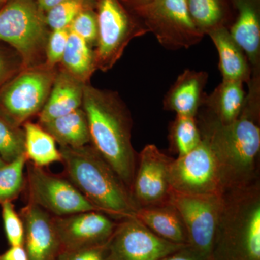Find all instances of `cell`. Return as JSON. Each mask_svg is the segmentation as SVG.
<instances>
[{
	"label": "cell",
	"instance_id": "6da1fadb",
	"mask_svg": "<svg viewBox=\"0 0 260 260\" xmlns=\"http://www.w3.org/2000/svg\"><path fill=\"white\" fill-rule=\"evenodd\" d=\"M240 116L229 124L204 111L198 114L202 138L218 160L224 192L259 180L260 78H251Z\"/></svg>",
	"mask_w": 260,
	"mask_h": 260
},
{
	"label": "cell",
	"instance_id": "7a4b0ae2",
	"mask_svg": "<svg viewBox=\"0 0 260 260\" xmlns=\"http://www.w3.org/2000/svg\"><path fill=\"white\" fill-rule=\"evenodd\" d=\"M82 109L88 119L90 144L131 189L138 155L132 144L133 120L117 93L86 83Z\"/></svg>",
	"mask_w": 260,
	"mask_h": 260
},
{
	"label": "cell",
	"instance_id": "3957f363",
	"mask_svg": "<svg viewBox=\"0 0 260 260\" xmlns=\"http://www.w3.org/2000/svg\"><path fill=\"white\" fill-rule=\"evenodd\" d=\"M59 150L68 180L99 211L116 220L135 217L129 189L91 144Z\"/></svg>",
	"mask_w": 260,
	"mask_h": 260
},
{
	"label": "cell",
	"instance_id": "277c9868",
	"mask_svg": "<svg viewBox=\"0 0 260 260\" xmlns=\"http://www.w3.org/2000/svg\"><path fill=\"white\" fill-rule=\"evenodd\" d=\"M210 260H260V181L223 193Z\"/></svg>",
	"mask_w": 260,
	"mask_h": 260
},
{
	"label": "cell",
	"instance_id": "5b68a950",
	"mask_svg": "<svg viewBox=\"0 0 260 260\" xmlns=\"http://www.w3.org/2000/svg\"><path fill=\"white\" fill-rule=\"evenodd\" d=\"M45 15L36 0H7L0 8V42L13 48L24 68L40 63L48 40Z\"/></svg>",
	"mask_w": 260,
	"mask_h": 260
},
{
	"label": "cell",
	"instance_id": "8992f818",
	"mask_svg": "<svg viewBox=\"0 0 260 260\" xmlns=\"http://www.w3.org/2000/svg\"><path fill=\"white\" fill-rule=\"evenodd\" d=\"M55 68L44 62L22 70L0 89V110L20 126L39 114L55 80Z\"/></svg>",
	"mask_w": 260,
	"mask_h": 260
},
{
	"label": "cell",
	"instance_id": "52a82bcc",
	"mask_svg": "<svg viewBox=\"0 0 260 260\" xmlns=\"http://www.w3.org/2000/svg\"><path fill=\"white\" fill-rule=\"evenodd\" d=\"M98 39L94 51L97 69L107 72L120 59L134 38L148 34L140 21L126 11L119 0H99Z\"/></svg>",
	"mask_w": 260,
	"mask_h": 260
},
{
	"label": "cell",
	"instance_id": "ba28073f",
	"mask_svg": "<svg viewBox=\"0 0 260 260\" xmlns=\"http://www.w3.org/2000/svg\"><path fill=\"white\" fill-rule=\"evenodd\" d=\"M133 11L166 49H189L204 37L191 20L186 0H153Z\"/></svg>",
	"mask_w": 260,
	"mask_h": 260
},
{
	"label": "cell",
	"instance_id": "9c48e42d",
	"mask_svg": "<svg viewBox=\"0 0 260 260\" xmlns=\"http://www.w3.org/2000/svg\"><path fill=\"white\" fill-rule=\"evenodd\" d=\"M25 186L28 203L38 205L53 216L98 210L68 179L54 175L27 161Z\"/></svg>",
	"mask_w": 260,
	"mask_h": 260
},
{
	"label": "cell",
	"instance_id": "30bf717a",
	"mask_svg": "<svg viewBox=\"0 0 260 260\" xmlns=\"http://www.w3.org/2000/svg\"><path fill=\"white\" fill-rule=\"evenodd\" d=\"M169 203L180 213L187 232L189 246L210 260L223 194H187L172 189Z\"/></svg>",
	"mask_w": 260,
	"mask_h": 260
},
{
	"label": "cell",
	"instance_id": "8fae6325",
	"mask_svg": "<svg viewBox=\"0 0 260 260\" xmlns=\"http://www.w3.org/2000/svg\"><path fill=\"white\" fill-rule=\"evenodd\" d=\"M172 189L195 194L224 193L220 167L216 156L204 138L189 153L174 158L170 168Z\"/></svg>",
	"mask_w": 260,
	"mask_h": 260
},
{
	"label": "cell",
	"instance_id": "7c38bea8",
	"mask_svg": "<svg viewBox=\"0 0 260 260\" xmlns=\"http://www.w3.org/2000/svg\"><path fill=\"white\" fill-rule=\"evenodd\" d=\"M186 246L161 239L132 217L118 220L106 245L105 260H159Z\"/></svg>",
	"mask_w": 260,
	"mask_h": 260
},
{
	"label": "cell",
	"instance_id": "4fadbf2b",
	"mask_svg": "<svg viewBox=\"0 0 260 260\" xmlns=\"http://www.w3.org/2000/svg\"><path fill=\"white\" fill-rule=\"evenodd\" d=\"M174 159L154 144L145 145L140 152L130 189L138 209L169 203L173 189L170 168Z\"/></svg>",
	"mask_w": 260,
	"mask_h": 260
},
{
	"label": "cell",
	"instance_id": "5bb4252c",
	"mask_svg": "<svg viewBox=\"0 0 260 260\" xmlns=\"http://www.w3.org/2000/svg\"><path fill=\"white\" fill-rule=\"evenodd\" d=\"M117 220L98 210L54 216L61 249H77L106 244Z\"/></svg>",
	"mask_w": 260,
	"mask_h": 260
},
{
	"label": "cell",
	"instance_id": "9a60e30c",
	"mask_svg": "<svg viewBox=\"0 0 260 260\" xmlns=\"http://www.w3.org/2000/svg\"><path fill=\"white\" fill-rule=\"evenodd\" d=\"M19 215L23 223V246L29 260H55L61 246L54 216L28 202Z\"/></svg>",
	"mask_w": 260,
	"mask_h": 260
},
{
	"label": "cell",
	"instance_id": "2e32d148",
	"mask_svg": "<svg viewBox=\"0 0 260 260\" xmlns=\"http://www.w3.org/2000/svg\"><path fill=\"white\" fill-rule=\"evenodd\" d=\"M237 13L229 32L249 60L251 76L260 75V0H230Z\"/></svg>",
	"mask_w": 260,
	"mask_h": 260
},
{
	"label": "cell",
	"instance_id": "e0dca14e",
	"mask_svg": "<svg viewBox=\"0 0 260 260\" xmlns=\"http://www.w3.org/2000/svg\"><path fill=\"white\" fill-rule=\"evenodd\" d=\"M208 74L186 70L179 75L164 99V108L177 115L197 117L203 104Z\"/></svg>",
	"mask_w": 260,
	"mask_h": 260
},
{
	"label": "cell",
	"instance_id": "ac0fdd59",
	"mask_svg": "<svg viewBox=\"0 0 260 260\" xmlns=\"http://www.w3.org/2000/svg\"><path fill=\"white\" fill-rule=\"evenodd\" d=\"M85 84L63 69L57 71L47 102L38 114L39 124L66 115L81 108Z\"/></svg>",
	"mask_w": 260,
	"mask_h": 260
},
{
	"label": "cell",
	"instance_id": "d6986e66",
	"mask_svg": "<svg viewBox=\"0 0 260 260\" xmlns=\"http://www.w3.org/2000/svg\"><path fill=\"white\" fill-rule=\"evenodd\" d=\"M135 217L161 239L175 244L189 245L183 219L177 208L170 203L138 208Z\"/></svg>",
	"mask_w": 260,
	"mask_h": 260
},
{
	"label": "cell",
	"instance_id": "ffe728a7",
	"mask_svg": "<svg viewBox=\"0 0 260 260\" xmlns=\"http://www.w3.org/2000/svg\"><path fill=\"white\" fill-rule=\"evenodd\" d=\"M219 55V69L223 80L249 83L251 69L242 48L231 36L229 28L223 27L208 34Z\"/></svg>",
	"mask_w": 260,
	"mask_h": 260
},
{
	"label": "cell",
	"instance_id": "44dd1931",
	"mask_svg": "<svg viewBox=\"0 0 260 260\" xmlns=\"http://www.w3.org/2000/svg\"><path fill=\"white\" fill-rule=\"evenodd\" d=\"M246 95L244 83L223 80L210 95H205L202 107L218 122L229 124L242 114Z\"/></svg>",
	"mask_w": 260,
	"mask_h": 260
},
{
	"label": "cell",
	"instance_id": "7402d4cb",
	"mask_svg": "<svg viewBox=\"0 0 260 260\" xmlns=\"http://www.w3.org/2000/svg\"><path fill=\"white\" fill-rule=\"evenodd\" d=\"M39 124L54 138L59 146L80 148L90 143L88 119L82 107Z\"/></svg>",
	"mask_w": 260,
	"mask_h": 260
},
{
	"label": "cell",
	"instance_id": "603a6c76",
	"mask_svg": "<svg viewBox=\"0 0 260 260\" xmlns=\"http://www.w3.org/2000/svg\"><path fill=\"white\" fill-rule=\"evenodd\" d=\"M186 3L193 23L203 35L223 27L229 28L230 0H186Z\"/></svg>",
	"mask_w": 260,
	"mask_h": 260
},
{
	"label": "cell",
	"instance_id": "cb8c5ba5",
	"mask_svg": "<svg viewBox=\"0 0 260 260\" xmlns=\"http://www.w3.org/2000/svg\"><path fill=\"white\" fill-rule=\"evenodd\" d=\"M23 126L25 153L29 161L41 167L62 161L55 140L40 124L26 121Z\"/></svg>",
	"mask_w": 260,
	"mask_h": 260
},
{
	"label": "cell",
	"instance_id": "d4e9b609",
	"mask_svg": "<svg viewBox=\"0 0 260 260\" xmlns=\"http://www.w3.org/2000/svg\"><path fill=\"white\" fill-rule=\"evenodd\" d=\"M61 64L63 70L84 83H87L97 70L95 54L90 46L70 30Z\"/></svg>",
	"mask_w": 260,
	"mask_h": 260
},
{
	"label": "cell",
	"instance_id": "484cf974",
	"mask_svg": "<svg viewBox=\"0 0 260 260\" xmlns=\"http://www.w3.org/2000/svg\"><path fill=\"white\" fill-rule=\"evenodd\" d=\"M169 145L172 152L181 157L200 144L201 133L197 117L176 116L169 126Z\"/></svg>",
	"mask_w": 260,
	"mask_h": 260
},
{
	"label": "cell",
	"instance_id": "4316f807",
	"mask_svg": "<svg viewBox=\"0 0 260 260\" xmlns=\"http://www.w3.org/2000/svg\"><path fill=\"white\" fill-rule=\"evenodd\" d=\"M28 160L25 154L0 168V205L17 199L25 189L24 169Z\"/></svg>",
	"mask_w": 260,
	"mask_h": 260
},
{
	"label": "cell",
	"instance_id": "83f0119b",
	"mask_svg": "<svg viewBox=\"0 0 260 260\" xmlns=\"http://www.w3.org/2000/svg\"><path fill=\"white\" fill-rule=\"evenodd\" d=\"M25 154L23 128L0 110V157L9 162Z\"/></svg>",
	"mask_w": 260,
	"mask_h": 260
},
{
	"label": "cell",
	"instance_id": "f1b7e54d",
	"mask_svg": "<svg viewBox=\"0 0 260 260\" xmlns=\"http://www.w3.org/2000/svg\"><path fill=\"white\" fill-rule=\"evenodd\" d=\"M86 8V0H63L46 13V23L52 30L69 28L75 17Z\"/></svg>",
	"mask_w": 260,
	"mask_h": 260
},
{
	"label": "cell",
	"instance_id": "f546056e",
	"mask_svg": "<svg viewBox=\"0 0 260 260\" xmlns=\"http://www.w3.org/2000/svg\"><path fill=\"white\" fill-rule=\"evenodd\" d=\"M1 206L3 225L8 243L10 246H23V223L13 202L3 203Z\"/></svg>",
	"mask_w": 260,
	"mask_h": 260
},
{
	"label": "cell",
	"instance_id": "4dcf8cb0",
	"mask_svg": "<svg viewBox=\"0 0 260 260\" xmlns=\"http://www.w3.org/2000/svg\"><path fill=\"white\" fill-rule=\"evenodd\" d=\"M70 30L83 39L89 45H96L98 21L96 13L86 8L75 17L70 24Z\"/></svg>",
	"mask_w": 260,
	"mask_h": 260
},
{
	"label": "cell",
	"instance_id": "1f68e13d",
	"mask_svg": "<svg viewBox=\"0 0 260 260\" xmlns=\"http://www.w3.org/2000/svg\"><path fill=\"white\" fill-rule=\"evenodd\" d=\"M24 68L18 53L9 46L0 44V89Z\"/></svg>",
	"mask_w": 260,
	"mask_h": 260
},
{
	"label": "cell",
	"instance_id": "d6a6232c",
	"mask_svg": "<svg viewBox=\"0 0 260 260\" xmlns=\"http://www.w3.org/2000/svg\"><path fill=\"white\" fill-rule=\"evenodd\" d=\"M70 28L54 30L48 37L46 46V64L51 67L61 63L69 37Z\"/></svg>",
	"mask_w": 260,
	"mask_h": 260
},
{
	"label": "cell",
	"instance_id": "836d02e7",
	"mask_svg": "<svg viewBox=\"0 0 260 260\" xmlns=\"http://www.w3.org/2000/svg\"><path fill=\"white\" fill-rule=\"evenodd\" d=\"M107 243L80 249H61L55 260H105Z\"/></svg>",
	"mask_w": 260,
	"mask_h": 260
},
{
	"label": "cell",
	"instance_id": "e575fe53",
	"mask_svg": "<svg viewBox=\"0 0 260 260\" xmlns=\"http://www.w3.org/2000/svg\"><path fill=\"white\" fill-rule=\"evenodd\" d=\"M159 260H208L200 255L189 245L181 248V249L164 256Z\"/></svg>",
	"mask_w": 260,
	"mask_h": 260
},
{
	"label": "cell",
	"instance_id": "d590c367",
	"mask_svg": "<svg viewBox=\"0 0 260 260\" xmlns=\"http://www.w3.org/2000/svg\"><path fill=\"white\" fill-rule=\"evenodd\" d=\"M0 260H29V258L23 246H13L0 254Z\"/></svg>",
	"mask_w": 260,
	"mask_h": 260
},
{
	"label": "cell",
	"instance_id": "8d00e7d4",
	"mask_svg": "<svg viewBox=\"0 0 260 260\" xmlns=\"http://www.w3.org/2000/svg\"><path fill=\"white\" fill-rule=\"evenodd\" d=\"M39 8L44 13H47L56 5L59 4L63 0H36Z\"/></svg>",
	"mask_w": 260,
	"mask_h": 260
},
{
	"label": "cell",
	"instance_id": "74e56055",
	"mask_svg": "<svg viewBox=\"0 0 260 260\" xmlns=\"http://www.w3.org/2000/svg\"><path fill=\"white\" fill-rule=\"evenodd\" d=\"M124 1L133 10L136 9V8H140V7L145 6V5L153 2V0H124Z\"/></svg>",
	"mask_w": 260,
	"mask_h": 260
},
{
	"label": "cell",
	"instance_id": "f35d334b",
	"mask_svg": "<svg viewBox=\"0 0 260 260\" xmlns=\"http://www.w3.org/2000/svg\"><path fill=\"white\" fill-rule=\"evenodd\" d=\"M5 164H6V162H5L4 160L0 157V168L3 167V166H4Z\"/></svg>",
	"mask_w": 260,
	"mask_h": 260
},
{
	"label": "cell",
	"instance_id": "ab89813d",
	"mask_svg": "<svg viewBox=\"0 0 260 260\" xmlns=\"http://www.w3.org/2000/svg\"><path fill=\"white\" fill-rule=\"evenodd\" d=\"M6 1L7 0H0V5H3Z\"/></svg>",
	"mask_w": 260,
	"mask_h": 260
}]
</instances>
